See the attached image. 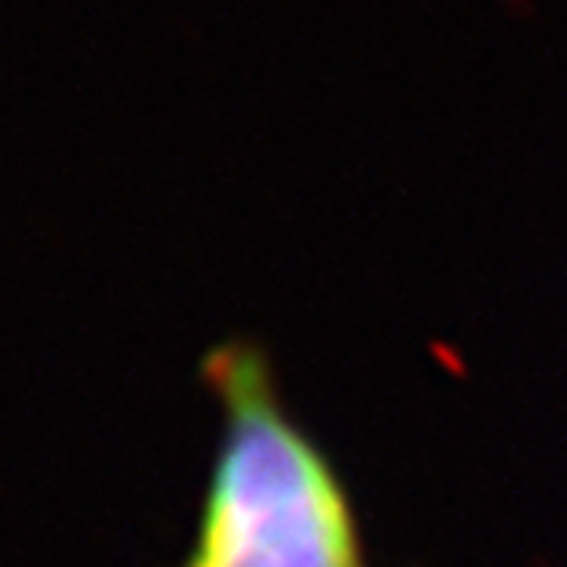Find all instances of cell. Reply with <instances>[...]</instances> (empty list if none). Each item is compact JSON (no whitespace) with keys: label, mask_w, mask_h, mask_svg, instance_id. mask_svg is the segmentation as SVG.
Segmentation results:
<instances>
[{"label":"cell","mask_w":567,"mask_h":567,"mask_svg":"<svg viewBox=\"0 0 567 567\" xmlns=\"http://www.w3.org/2000/svg\"><path fill=\"white\" fill-rule=\"evenodd\" d=\"M202 381L220 432L179 567H373L348 480L286 403L271 355L231 337Z\"/></svg>","instance_id":"cell-1"}]
</instances>
